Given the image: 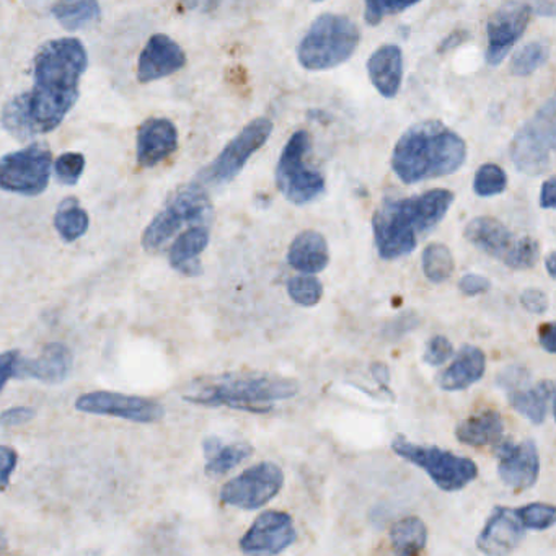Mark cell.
<instances>
[{
  "mask_svg": "<svg viewBox=\"0 0 556 556\" xmlns=\"http://www.w3.org/2000/svg\"><path fill=\"white\" fill-rule=\"evenodd\" d=\"M213 217V204L200 185H185L168 198L161 213L142 233L148 252L162 249L185 224H206Z\"/></svg>",
  "mask_w": 556,
  "mask_h": 556,
  "instance_id": "6",
  "label": "cell"
},
{
  "mask_svg": "<svg viewBox=\"0 0 556 556\" xmlns=\"http://www.w3.org/2000/svg\"><path fill=\"white\" fill-rule=\"evenodd\" d=\"M545 265L546 269H548L549 276L556 279V252H552L546 256Z\"/></svg>",
  "mask_w": 556,
  "mask_h": 556,
  "instance_id": "48",
  "label": "cell"
},
{
  "mask_svg": "<svg viewBox=\"0 0 556 556\" xmlns=\"http://www.w3.org/2000/svg\"><path fill=\"white\" fill-rule=\"evenodd\" d=\"M359 40V28L350 18L320 15L299 45V63L307 71L333 70L353 56Z\"/></svg>",
  "mask_w": 556,
  "mask_h": 556,
  "instance_id": "4",
  "label": "cell"
},
{
  "mask_svg": "<svg viewBox=\"0 0 556 556\" xmlns=\"http://www.w3.org/2000/svg\"><path fill=\"white\" fill-rule=\"evenodd\" d=\"M288 262L292 268L307 275L324 271L330 263L327 240L315 230L299 233L289 247Z\"/></svg>",
  "mask_w": 556,
  "mask_h": 556,
  "instance_id": "23",
  "label": "cell"
},
{
  "mask_svg": "<svg viewBox=\"0 0 556 556\" xmlns=\"http://www.w3.org/2000/svg\"><path fill=\"white\" fill-rule=\"evenodd\" d=\"M2 464H4L2 465V490H5L9 480H11L12 471L15 470V465H17V452L4 445L2 447Z\"/></svg>",
  "mask_w": 556,
  "mask_h": 556,
  "instance_id": "43",
  "label": "cell"
},
{
  "mask_svg": "<svg viewBox=\"0 0 556 556\" xmlns=\"http://www.w3.org/2000/svg\"><path fill=\"white\" fill-rule=\"evenodd\" d=\"M298 539L294 522L288 513L266 510L240 540V548L247 555H278Z\"/></svg>",
  "mask_w": 556,
  "mask_h": 556,
  "instance_id": "16",
  "label": "cell"
},
{
  "mask_svg": "<svg viewBox=\"0 0 556 556\" xmlns=\"http://www.w3.org/2000/svg\"><path fill=\"white\" fill-rule=\"evenodd\" d=\"M253 454V447L245 442H237V444L224 445L219 439L207 438L204 441V455H206L207 477L217 478L229 473L230 470L242 464L245 458Z\"/></svg>",
  "mask_w": 556,
  "mask_h": 556,
  "instance_id": "26",
  "label": "cell"
},
{
  "mask_svg": "<svg viewBox=\"0 0 556 556\" xmlns=\"http://www.w3.org/2000/svg\"><path fill=\"white\" fill-rule=\"evenodd\" d=\"M465 236L481 252L506 263L509 268L527 269L535 265L540 256L536 240L530 237L514 239L513 233L491 217H477L468 224Z\"/></svg>",
  "mask_w": 556,
  "mask_h": 556,
  "instance_id": "8",
  "label": "cell"
},
{
  "mask_svg": "<svg viewBox=\"0 0 556 556\" xmlns=\"http://www.w3.org/2000/svg\"><path fill=\"white\" fill-rule=\"evenodd\" d=\"M311 149V136L307 131H298L291 136L282 149L276 167V184L286 200L298 206L312 203L325 193V178L320 172L305 164V155Z\"/></svg>",
  "mask_w": 556,
  "mask_h": 556,
  "instance_id": "7",
  "label": "cell"
},
{
  "mask_svg": "<svg viewBox=\"0 0 556 556\" xmlns=\"http://www.w3.org/2000/svg\"><path fill=\"white\" fill-rule=\"evenodd\" d=\"M138 164L152 168L170 157L178 148V131L167 118H151L138 131Z\"/></svg>",
  "mask_w": 556,
  "mask_h": 556,
  "instance_id": "20",
  "label": "cell"
},
{
  "mask_svg": "<svg viewBox=\"0 0 556 556\" xmlns=\"http://www.w3.org/2000/svg\"><path fill=\"white\" fill-rule=\"evenodd\" d=\"M555 418H556V399H555Z\"/></svg>",
  "mask_w": 556,
  "mask_h": 556,
  "instance_id": "49",
  "label": "cell"
},
{
  "mask_svg": "<svg viewBox=\"0 0 556 556\" xmlns=\"http://www.w3.org/2000/svg\"><path fill=\"white\" fill-rule=\"evenodd\" d=\"M51 12L71 31L84 30L100 18L99 0H54Z\"/></svg>",
  "mask_w": 556,
  "mask_h": 556,
  "instance_id": "28",
  "label": "cell"
},
{
  "mask_svg": "<svg viewBox=\"0 0 556 556\" xmlns=\"http://www.w3.org/2000/svg\"><path fill=\"white\" fill-rule=\"evenodd\" d=\"M458 288L464 294L467 295H477L481 294V292H486L490 289V281L483 276L478 275H467L460 279L458 282Z\"/></svg>",
  "mask_w": 556,
  "mask_h": 556,
  "instance_id": "42",
  "label": "cell"
},
{
  "mask_svg": "<svg viewBox=\"0 0 556 556\" xmlns=\"http://www.w3.org/2000/svg\"><path fill=\"white\" fill-rule=\"evenodd\" d=\"M556 149V97L536 112L514 138V165L522 174L539 175L545 170L549 155Z\"/></svg>",
  "mask_w": 556,
  "mask_h": 556,
  "instance_id": "10",
  "label": "cell"
},
{
  "mask_svg": "<svg viewBox=\"0 0 556 556\" xmlns=\"http://www.w3.org/2000/svg\"><path fill=\"white\" fill-rule=\"evenodd\" d=\"M452 203L454 193L448 190H431L406 200L386 201L372 219L374 239L380 256L395 260L412 253L419 233L438 226Z\"/></svg>",
  "mask_w": 556,
  "mask_h": 556,
  "instance_id": "2",
  "label": "cell"
},
{
  "mask_svg": "<svg viewBox=\"0 0 556 556\" xmlns=\"http://www.w3.org/2000/svg\"><path fill=\"white\" fill-rule=\"evenodd\" d=\"M299 392L298 383L275 377H249L230 380L211 387L193 396H185L187 402L203 406H229L243 412L268 413L269 403L288 400Z\"/></svg>",
  "mask_w": 556,
  "mask_h": 556,
  "instance_id": "5",
  "label": "cell"
},
{
  "mask_svg": "<svg viewBox=\"0 0 556 556\" xmlns=\"http://www.w3.org/2000/svg\"><path fill=\"white\" fill-rule=\"evenodd\" d=\"M497 473L501 480L516 491L527 490L540 473V458L532 441L501 445L497 451Z\"/></svg>",
  "mask_w": 556,
  "mask_h": 556,
  "instance_id": "18",
  "label": "cell"
},
{
  "mask_svg": "<svg viewBox=\"0 0 556 556\" xmlns=\"http://www.w3.org/2000/svg\"><path fill=\"white\" fill-rule=\"evenodd\" d=\"M271 132L273 123L269 119L258 118L250 123L217 155L216 161L201 172L200 180L211 187L230 184L243 170L250 157L266 144Z\"/></svg>",
  "mask_w": 556,
  "mask_h": 556,
  "instance_id": "12",
  "label": "cell"
},
{
  "mask_svg": "<svg viewBox=\"0 0 556 556\" xmlns=\"http://www.w3.org/2000/svg\"><path fill=\"white\" fill-rule=\"evenodd\" d=\"M285 484V473L279 465L262 462L227 481L220 490V500L240 509H260L273 500Z\"/></svg>",
  "mask_w": 556,
  "mask_h": 556,
  "instance_id": "13",
  "label": "cell"
},
{
  "mask_svg": "<svg viewBox=\"0 0 556 556\" xmlns=\"http://www.w3.org/2000/svg\"><path fill=\"white\" fill-rule=\"evenodd\" d=\"M53 155L43 144L28 146L4 155L0 164L2 190L24 197L43 193L50 184Z\"/></svg>",
  "mask_w": 556,
  "mask_h": 556,
  "instance_id": "11",
  "label": "cell"
},
{
  "mask_svg": "<svg viewBox=\"0 0 556 556\" xmlns=\"http://www.w3.org/2000/svg\"><path fill=\"white\" fill-rule=\"evenodd\" d=\"M520 522L529 529L545 530L556 523V506L549 504L533 503L516 510Z\"/></svg>",
  "mask_w": 556,
  "mask_h": 556,
  "instance_id": "36",
  "label": "cell"
},
{
  "mask_svg": "<svg viewBox=\"0 0 556 556\" xmlns=\"http://www.w3.org/2000/svg\"><path fill=\"white\" fill-rule=\"evenodd\" d=\"M317 2H320V0H317Z\"/></svg>",
  "mask_w": 556,
  "mask_h": 556,
  "instance_id": "50",
  "label": "cell"
},
{
  "mask_svg": "<svg viewBox=\"0 0 556 556\" xmlns=\"http://www.w3.org/2000/svg\"><path fill=\"white\" fill-rule=\"evenodd\" d=\"M76 408L92 415L116 416L135 422H155L164 418V406L154 400L115 392H90L79 396Z\"/></svg>",
  "mask_w": 556,
  "mask_h": 556,
  "instance_id": "15",
  "label": "cell"
},
{
  "mask_svg": "<svg viewBox=\"0 0 556 556\" xmlns=\"http://www.w3.org/2000/svg\"><path fill=\"white\" fill-rule=\"evenodd\" d=\"M84 168H86V159L79 152H66L54 162V175L67 187H74L80 180Z\"/></svg>",
  "mask_w": 556,
  "mask_h": 556,
  "instance_id": "38",
  "label": "cell"
},
{
  "mask_svg": "<svg viewBox=\"0 0 556 556\" xmlns=\"http://www.w3.org/2000/svg\"><path fill=\"white\" fill-rule=\"evenodd\" d=\"M540 344H542L548 353H556V321L555 324L545 325V327L540 330Z\"/></svg>",
  "mask_w": 556,
  "mask_h": 556,
  "instance_id": "45",
  "label": "cell"
},
{
  "mask_svg": "<svg viewBox=\"0 0 556 556\" xmlns=\"http://www.w3.org/2000/svg\"><path fill=\"white\" fill-rule=\"evenodd\" d=\"M392 448L400 457L422 468L444 491L460 490L477 478V465L470 458L458 457L452 452L412 444L402 435L393 439Z\"/></svg>",
  "mask_w": 556,
  "mask_h": 556,
  "instance_id": "9",
  "label": "cell"
},
{
  "mask_svg": "<svg viewBox=\"0 0 556 556\" xmlns=\"http://www.w3.org/2000/svg\"><path fill=\"white\" fill-rule=\"evenodd\" d=\"M422 269L432 282H444L454 271L451 250L442 243H432L422 252Z\"/></svg>",
  "mask_w": 556,
  "mask_h": 556,
  "instance_id": "32",
  "label": "cell"
},
{
  "mask_svg": "<svg viewBox=\"0 0 556 556\" xmlns=\"http://www.w3.org/2000/svg\"><path fill=\"white\" fill-rule=\"evenodd\" d=\"M367 73L377 92L386 99H393L402 86V50L395 45L380 47L367 61Z\"/></svg>",
  "mask_w": 556,
  "mask_h": 556,
  "instance_id": "22",
  "label": "cell"
},
{
  "mask_svg": "<svg viewBox=\"0 0 556 556\" xmlns=\"http://www.w3.org/2000/svg\"><path fill=\"white\" fill-rule=\"evenodd\" d=\"M217 4H219V0H181V5L188 11H213Z\"/></svg>",
  "mask_w": 556,
  "mask_h": 556,
  "instance_id": "46",
  "label": "cell"
},
{
  "mask_svg": "<svg viewBox=\"0 0 556 556\" xmlns=\"http://www.w3.org/2000/svg\"><path fill=\"white\" fill-rule=\"evenodd\" d=\"M89 214L76 198H66L54 214V227L64 242H76L89 230Z\"/></svg>",
  "mask_w": 556,
  "mask_h": 556,
  "instance_id": "29",
  "label": "cell"
},
{
  "mask_svg": "<svg viewBox=\"0 0 556 556\" xmlns=\"http://www.w3.org/2000/svg\"><path fill=\"white\" fill-rule=\"evenodd\" d=\"M0 361L2 387L11 379H37L56 386L64 382L73 369V353L60 343L48 344L38 359H24L18 351H8Z\"/></svg>",
  "mask_w": 556,
  "mask_h": 556,
  "instance_id": "14",
  "label": "cell"
},
{
  "mask_svg": "<svg viewBox=\"0 0 556 556\" xmlns=\"http://www.w3.org/2000/svg\"><path fill=\"white\" fill-rule=\"evenodd\" d=\"M540 206L545 210H556V177L549 178L543 184Z\"/></svg>",
  "mask_w": 556,
  "mask_h": 556,
  "instance_id": "44",
  "label": "cell"
},
{
  "mask_svg": "<svg viewBox=\"0 0 556 556\" xmlns=\"http://www.w3.org/2000/svg\"><path fill=\"white\" fill-rule=\"evenodd\" d=\"M549 393H552L549 383H539L532 389L510 393L509 402L520 415L526 416L535 425H540L545 419Z\"/></svg>",
  "mask_w": 556,
  "mask_h": 556,
  "instance_id": "31",
  "label": "cell"
},
{
  "mask_svg": "<svg viewBox=\"0 0 556 556\" xmlns=\"http://www.w3.org/2000/svg\"><path fill=\"white\" fill-rule=\"evenodd\" d=\"M37 416V412L28 406H15V408L5 409L2 415V425L4 426H17L24 425V422L31 421Z\"/></svg>",
  "mask_w": 556,
  "mask_h": 556,
  "instance_id": "41",
  "label": "cell"
},
{
  "mask_svg": "<svg viewBox=\"0 0 556 556\" xmlns=\"http://www.w3.org/2000/svg\"><path fill=\"white\" fill-rule=\"evenodd\" d=\"M507 177L503 168L494 164H484L475 175L473 190L478 197H496L506 190Z\"/></svg>",
  "mask_w": 556,
  "mask_h": 556,
  "instance_id": "35",
  "label": "cell"
},
{
  "mask_svg": "<svg viewBox=\"0 0 556 556\" xmlns=\"http://www.w3.org/2000/svg\"><path fill=\"white\" fill-rule=\"evenodd\" d=\"M519 520L516 510L503 509V507L494 509L483 532L478 536V549L486 555H506L516 549L520 540L523 539V529Z\"/></svg>",
  "mask_w": 556,
  "mask_h": 556,
  "instance_id": "21",
  "label": "cell"
},
{
  "mask_svg": "<svg viewBox=\"0 0 556 556\" xmlns=\"http://www.w3.org/2000/svg\"><path fill=\"white\" fill-rule=\"evenodd\" d=\"M87 66L86 48L76 38L43 45L35 58L34 89L5 103V131L18 141L54 131L79 100L80 79Z\"/></svg>",
  "mask_w": 556,
  "mask_h": 556,
  "instance_id": "1",
  "label": "cell"
},
{
  "mask_svg": "<svg viewBox=\"0 0 556 556\" xmlns=\"http://www.w3.org/2000/svg\"><path fill=\"white\" fill-rule=\"evenodd\" d=\"M467 146L441 123L413 126L393 149L392 167L405 184H418L454 174L464 165Z\"/></svg>",
  "mask_w": 556,
  "mask_h": 556,
  "instance_id": "3",
  "label": "cell"
},
{
  "mask_svg": "<svg viewBox=\"0 0 556 556\" xmlns=\"http://www.w3.org/2000/svg\"><path fill=\"white\" fill-rule=\"evenodd\" d=\"M503 418L500 413L484 412L460 422L457 428L458 441L471 447L493 444L503 435Z\"/></svg>",
  "mask_w": 556,
  "mask_h": 556,
  "instance_id": "27",
  "label": "cell"
},
{
  "mask_svg": "<svg viewBox=\"0 0 556 556\" xmlns=\"http://www.w3.org/2000/svg\"><path fill=\"white\" fill-rule=\"evenodd\" d=\"M210 243L206 227H191L181 233L170 249V265L185 276H197L201 273L200 255Z\"/></svg>",
  "mask_w": 556,
  "mask_h": 556,
  "instance_id": "25",
  "label": "cell"
},
{
  "mask_svg": "<svg viewBox=\"0 0 556 556\" xmlns=\"http://www.w3.org/2000/svg\"><path fill=\"white\" fill-rule=\"evenodd\" d=\"M288 292L295 304L302 307H314L321 301L324 286L314 276H294L289 279Z\"/></svg>",
  "mask_w": 556,
  "mask_h": 556,
  "instance_id": "34",
  "label": "cell"
},
{
  "mask_svg": "<svg viewBox=\"0 0 556 556\" xmlns=\"http://www.w3.org/2000/svg\"><path fill=\"white\" fill-rule=\"evenodd\" d=\"M484 367H486V359L480 348H462L454 363L438 377L439 387L448 392L468 389L483 377Z\"/></svg>",
  "mask_w": 556,
  "mask_h": 556,
  "instance_id": "24",
  "label": "cell"
},
{
  "mask_svg": "<svg viewBox=\"0 0 556 556\" xmlns=\"http://www.w3.org/2000/svg\"><path fill=\"white\" fill-rule=\"evenodd\" d=\"M392 545L400 555H416L426 546L428 530L418 517H405L393 526Z\"/></svg>",
  "mask_w": 556,
  "mask_h": 556,
  "instance_id": "30",
  "label": "cell"
},
{
  "mask_svg": "<svg viewBox=\"0 0 556 556\" xmlns=\"http://www.w3.org/2000/svg\"><path fill=\"white\" fill-rule=\"evenodd\" d=\"M546 60H548V47L542 41H533L514 54L510 61V73L519 77L529 76L542 67Z\"/></svg>",
  "mask_w": 556,
  "mask_h": 556,
  "instance_id": "33",
  "label": "cell"
},
{
  "mask_svg": "<svg viewBox=\"0 0 556 556\" xmlns=\"http://www.w3.org/2000/svg\"><path fill=\"white\" fill-rule=\"evenodd\" d=\"M187 54L177 41L167 35L157 34L151 37L139 56V83L149 84L164 79L184 70Z\"/></svg>",
  "mask_w": 556,
  "mask_h": 556,
  "instance_id": "19",
  "label": "cell"
},
{
  "mask_svg": "<svg viewBox=\"0 0 556 556\" xmlns=\"http://www.w3.org/2000/svg\"><path fill=\"white\" fill-rule=\"evenodd\" d=\"M520 301H522L523 307L532 314H543L548 308V299L539 289H527L522 292Z\"/></svg>",
  "mask_w": 556,
  "mask_h": 556,
  "instance_id": "40",
  "label": "cell"
},
{
  "mask_svg": "<svg viewBox=\"0 0 556 556\" xmlns=\"http://www.w3.org/2000/svg\"><path fill=\"white\" fill-rule=\"evenodd\" d=\"M454 353L451 341L445 337H434L426 348L425 361L431 366H441Z\"/></svg>",
  "mask_w": 556,
  "mask_h": 556,
  "instance_id": "39",
  "label": "cell"
},
{
  "mask_svg": "<svg viewBox=\"0 0 556 556\" xmlns=\"http://www.w3.org/2000/svg\"><path fill=\"white\" fill-rule=\"evenodd\" d=\"M419 0H366L364 17L369 25H379L383 18L400 14L418 4Z\"/></svg>",
  "mask_w": 556,
  "mask_h": 556,
  "instance_id": "37",
  "label": "cell"
},
{
  "mask_svg": "<svg viewBox=\"0 0 556 556\" xmlns=\"http://www.w3.org/2000/svg\"><path fill=\"white\" fill-rule=\"evenodd\" d=\"M535 11L543 15H556V0H539Z\"/></svg>",
  "mask_w": 556,
  "mask_h": 556,
  "instance_id": "47",
  "label": "cell"
},
{
  "mask_svg": "<svg viewBox=\"0 0 556 556\" xmlns=\"http://www.w3.org/2000/svg\"><path fill=\"white\" fill-rule=\"evenodd\" d=\"M530 9L522 2L503 5L488 22L486 61L491 66L503 63L529 24Z\"/></svg>",
  "mask_w": 556,
  "mask_h": 556,
  "instance_id": "17",
  "label": "cell"
}]
</instances>
